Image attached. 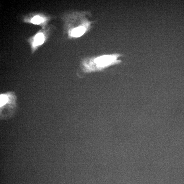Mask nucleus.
Wrapping results in <instances>:
<instances>
[{
    "label": "nucleus",
    "instance_id": "obj_1",
    "mask_svg": "<svg viewBox=\"0 0 184 184\" xmlns=\"http://www.w3.org/2000/svg\"><path fill=\"white\" fill-rule=\"evenodd\" d=\"M121 55H105L94 59H86L82 63V68L85 73L101 71L111 65L120 63L121 61L117 60Z\"/></svg>",
    "mask_w": 184,
    "mask_h": 184
},
{
    "label": "nucleus",
    "instance_id": "obj_2",
    "mask_svg": "<svg viewBox=\"0 0 184 184\" xmlns=\"http://www.w3.org/2000/svg\"><path fill=\"white\" fill-rule=\"evenodd\" d=\"M86 29L83 27L76 28L72 30L71 35L72 37H79L83 35L86 31Z\"/></svg>",
    "mask_w": 184,
    "mask_h": 184
},
{
    "label": "nucleus",
    "instance_id": "obj_3",
    "mask_svg": "<svg viewBox=\"0 0 184 184\" xmlns=\"http://www.w3.org/2000/svg\"><path fill=\"white\" fill-rule=\"evenodd\" d=\"M44 35L42 34H39L37 35L35 37L34 44L35 45H41L44 42Z\"/></svg>",
    "mask_w": 184,
    "mask_h": 184
},
{
    "label": "nucleus",
    "instance_id": "obj_4",
    "mask_svg": "<svg viewBox=\"0 0 184 184\" xmlns=\"http://www.w3.org/2000/svg\"><path fill=\"white\" fill-rule=\"evenodd\" d=\"M10 98L7 94H2L0 96V106L3 107L9 102Z\"/></svg>",
    "mask_w": 184,
    "mask_h": 184
},
{
    "label": "nucleus",
    "instance_id": "obj_5",
    "mask_svg": "<svg viewBox=\"0 0 184 184\" xmlns=\"http://www.w3.org/2000/svg\"><path fill=\"white\" fill-rule=\"evenodd\" d=\"M43 22V20L42 18L39 16H36L32 18V22L35 24H39Z\"/></svg>",
    "mask_w": 184,
    "mask_h": 184
}]
</instances>
